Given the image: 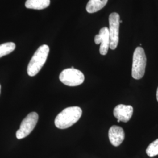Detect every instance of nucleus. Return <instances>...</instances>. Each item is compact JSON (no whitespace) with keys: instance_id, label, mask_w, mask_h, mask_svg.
<instances>
[{"instance_id":"12","label":"nucleus","mask_w":158,"mask_h":158,"mask_svg":"<svg viewBox=\"0 0 158 158\" xmlns=\"http://www.w3.org/2000/svg\"><path fill=\"white\" fill-rule=\"evenodd\" d=\"M15 49V44L13 42H6L0 45V58L11 53Z\"/></svg>"},{"instance_id":"6","label":"nucleus","mask_w":158,"mask_h":158,"mask_svg":"<svg viewBox=\"0 0 158 158\" xmlns=\"http://www.w3.org/2000/svg\"><path fill=\"white\" fill-rule=\"evenodd\" d=\"M120 17L117 12H113L109 16L110 48L114 50L117 48L119 41V27Z\"/></svg>"},{"instance_id":"5","label":"nucleus","mask_w":158,"mask_h":158,"mask_svg":"<svg viewBox=\"0 0 158 158\" xmlns=\"http://www.w3.org/2000/svg\"><path fill=\"white\" fill-rule=\"evenodd\" d=\"M38 119L39 116L37 113L35 112L29 113L23 119L19 129L16 132L17 139H21L28 136L37 124Z\"/></svg>"},{"instance_id":"16","label":"nucleus","mask_w":158,"mask_h":158,"mask_svg":"<svg viewBox=\"0 0 158 158\" xmlns=\"http://www.w3.org/2000/svg\"><path fill=\"white\" fill-rule=\"evenodd\" d=\"M0 93H1V85H0Z\"/></svg>"},{"instance_id":"7","label":"nucleus","mask_w":158,"mask_h":158,"mask_svg":"<svg viewBox=\"0 0 158 158\" xmlns=\"http://www.w3.org/2000/svg\"><path fill=\"white\" fill-rule=\"evenodd\" d=\"M94 42L97 45L101 44L100 48V54L102 55H107L110 48V35L108 28L107 27L102 28L100 30L99 34L95 36Z\"/></svg>"},{"instance_id":"9","label":"nucleus","mask_w":158,"mask_h":158,"mask_svg":"<svg viewBox=\"0 0 158 158\" xmlns=\"http://www.w3.org/2000/svg\"><path fill=\"white\" fill-rule=\"evenodd\" d=\"M108 137L113 146L118 147L124 140V131L120 127L113 125L108 131Z\"/></svg>"},{"instance_id":"1","label":"nucleus","mask_w":158,"mask_h":158,"mask_svg":"<svg viewBox=\"0 0 158 158\" xmlns=\"http://www.w3.org/2000/svg\"><path fill=\"white\" fill-rule=\"evenodd\" d=\"M81 115L82 110L79 107L66 108L57 115L55 124L59 129H66L76 123Z\"/></svg>"},{"instance_id":"15","label":"nucleus","mask_w":158,"mask_h":158,"mask_svg":"<svg viewBox=\"0 0 158 158\" xmlns=\"http://www.w3.org/2000/svg\"><path fill=\"white\" fill-rule=\"evenodd\" d=\"M123 23V21H121V20H120V21H119V23Z\"/></svg>"},{"instance_id":"13","label":"nucleus","mask_w":158,"mask_h":158,"mask_svg":"<svg viewBox=\"0 0 158 158\" xmlns=\"http://www.w3.org/2000/svg\"><path fill=\"white\" fill-rule=\"evenodd\" d=\"M148 156L151 158L158 155V139L152 142L147 148L146 150Z\"/></svg>"},{"instance_id":"14","label":"nucleus","mask_w":158,"mask_h":158,"mask_svg":"<svg viewBox=\"0 0 158 158\" xmlns=\"http://www.w3.org/2000/svg\"><path fill=\"white\" fill-rule=\"evenodd\" d=\"M156 99H157V101L158 102V87L157 89V91H156Z\"/></svg>"},{"instance_id":"2","label":"nucleus","mask_w":158,"mask_h":158,"mask_svg":"<svg viewBox=\"0 0 158 158\" xmlns=\"http://www.w3.org/2000/svg\"><path fill=\"white\" fill-rule=\"evenodd\" d=\"M49 52V48L47 45L40 46L35 52L27 68V73L29 76L33 77L40 72L45 64Z\"/></svg>"},{"instance_id":"8","label":"nucleus","mask_w":158,"mask_h":158,"mask_svg":"<svg viewBox=\"0 0 158 158\" xmlns=\"http://www.w3.org/2000/svg\"><path fill=\"white\" fill-rule=\"evenodd\" d=\"M134 109L131 106L119 104L114 109L113 114L114 117L120 121L127 123L131 118Z\"/></svg>"},{"instance_id":"11","label":"nucleus","mask_w":158,"mask_h":158,"mask_svg":"<svg viewBox=\"0 0 158 158\" xmlns=\"http://www.w3.org/2000/svg\"><path fill=\"white\" fill-rule=\"evenodd\" d=\"M107 2L108 0H89L86 6V10L90 14L98 11L106 6Z\"/></svg>"},{"instance_id":"4","label":"nucleus","mask_w":158,"mask_h":158,"mask_svg":"<svg viewBox=\"0 0 158 158\" xmlns=\"http://www.w3.org/2000/svg\"><path fill=\"white\" fill-rule=\"evenodd\" d=\"M59 79L64 85L73 87L81 85L85 81V76L77 69L69 68L60 73Z\"/></svg>"},{"instance_id":"10","label":"nucleus","mask_w":158,"mask_h":158,"mask_svg":"<svg viewBox=\"0 0 158 158\" xmlns=\"http://www.w3.org/2000/svg\"><path fill=\"white\" fill-rule=\"evenodd\" d=\"M50 3V0H27L25 6L29 9L40 10L49 6Z\"/></svg>"},{"instance_id":"3","label":"nucleus","mask_w":158,"mask_h":158,"mask_svg":"<svg viewBox=\"0 0 158 158\" xmlns=\"http://www.w3.org/2000/svg\"><path fill=\"white\" fill-rule=\"evenodd\" d=\"M147 57L144 49L141 47H137L134 52L132 67V76L134 79H142L145 72Z\"/></svg>"}]
</instances>
